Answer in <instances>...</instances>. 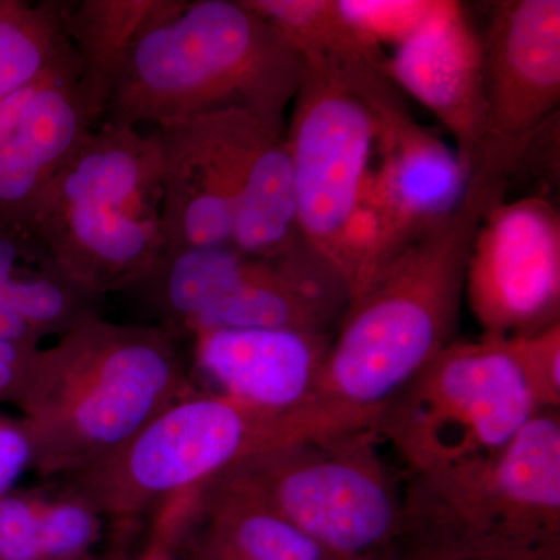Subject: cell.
Wrapping results in <instances>:
<instances>
[{"instance_id":"6da1fadb","label":"cell","mask_w":560,"mask_h":560,"mask_svg":"<svg viewBox=\"0 0 560 560\" xmlns=\"http://www.w3.org/2000/svg\"><path fill=\"white\" fill-rule=\"evenodd\" d=\"M514 151L485 140L474 151L458 208L408 243L342 313L319 397L381 412L455 341L475 235L517 176Z\"/></svg>"},{"instance_id":"7a4b0ae2","label":"cell","mask_w":560,"mask_h":560,"mask_svg":"<svg viewBox=\"0 0 560 560\" xmlns=\"http://www.w3.org/2000/svg\"><path fill=\"white\" fill-rule=\"evenodd\" d=\"M302 73L300 51L245 0H164L132 43L102 121L142 130L243 110L283 135Z\"/></svg>"},{"instance_id":"3957f363","label":"cell","mask_w":560,"mask_h":560,"mask_svg":"<svg viewBox=\"0 0 560 560\" xmlns=\"http://www.w3.org/2000/svg\"><path fill=\"white\" fill-rule=\"evenodd\" d=\"M195 388L168 331L86 316L39 349L18 408L32 469L43 481L88 469Z\"/></svg>"},{"instance_id":"277c9868","label":"cell","mask_w":560,"mask_h":560,"mask_svg":"<svg viewBox=\"0 0 560 560\" xmlns=\"http://www.w3.org/2000/svg\"><path fill=\"white\" fill-rule=\"evenodd\" d=\"M377 418L378 412L330 401L296 411L264 410L195 388L164 408L119 451L51 481L61 482L114 525L132 529L242 460L308 438L374 429Z\"/></svg>"},{"instance_id":"5b68a950","label":"cell","mask_w":560,"mask_h":560,"mask_svg":"<svg viewBox=\"0 0 560 560\" xmlns=\"http://www.w3.org/2000/svg\"><path fill=\"white\" fill-rule=\"evenodd\" d=\"M151 131L162 158L165 250L231 248L270 260L298 241L285 132L243 110L171 121Z\"/></svg>"},{"instance_id":"8992f818","label":"cell","mask_w":560,"mask_h":560,"mask_svg":"<svg viewBox=\"0 0 560 560\" xmlns=\"http://www.w3.org/2000/svg\"><path fill=\"white\" fill-rule=\"evenodd\" d=\"M162 158L153 131L102 121L40 195L28 224L94 300L131 291L165 250Z\"/></svg>"},{"instance_id":"52a82bcc","label":"cell","mask_w":560,"mask_h":560,"mask_svg":"<svg viewBox=\"0 0 560 560\" xmlns=\"http://www.w3.org/2000/svg\"><path fill=\"white\" fill-rule=\"evenodd\" d=\"M374 429L259 453L220 475L340 560H386L404 528V490ZM217 480V478H215Z\"/></svg>"},{"instance_id":"ba28073f","label":"cell","mask_w":560,"mask_h":560,"mask_svg":"<svg viewBox=\"0 0 560 560\" xmlns=\"http://www.w3.org/2000/svg\"><path fill=\"white\" fill-rule=\"evenodd\" d=\"M506 338L455 340L383 405L375 431L433 474L499 451L539 412Z\"/></svg>"},{"instance_id":"9c48e42d","label":"cell","mask_w":560,"mask_h":560,"mask_svg":"<svg viewBox=\"0 0 560 560\" xmlns=\"http://www.w3.org/2000/svg\"><path fill=\"white\" fill-rule=\"evenodd\" d=\"M385 77L307 58L285 131L298 230L337 271L374 162L378 121L372 90Z\"/></svg>"},{"instance_id":"30bf717a","label":"cell","mask_w":560,"mask_h":560,"mask_svg":"<svg viewBox=\"0 0 560 560\" xmlns=\"http://www.w3.org/2000/svg\"><path fill=\"white\" fill-rule=\"evenodd\" d=\"M404 504L471 530L559 541V410L536 412L489 455L433 474H408Z\"/></svg>"},{"instance_id":"8fae6325","label":"cell","mask_w":560,"mask_h":560,"mask_svg":"<svg viewBox=\"0 0 560 560\" xmlns=\"http://www.w3.org/2000/svg\"><path fill=\"white\" fill-rule=\"evenodd\" d=\"M464 298L486 337L560 323V217L541 195L503 200L475 235Z\"/></svg>"},{"instance_id":"7c38bea8","label":"cell","mask_w":560,"mask_h":560,"mask_svg":"<svg viewBox=\"0 0 560 560\" xmlns=\"http://www.w3.org/2000/svg\"><path fill=\"white\" fill-rule=\"evenodd\" d=\"M372 103L381 162L371 167L360 205L378 217L401 249L458 208L469 172L456 151L412 119L393 81L375 83Z\"/></svg>"},{"instance_id":"4fadbf2b","label":"cell","mask_w":560,"mask_h":560,"mask_svg":"<svg viewBox=\"0 0 560 560\" xmlns=\"http://www.w3.org/2000/svg\"><path fill=\"white\" fill-rule=\"evenodd\" d=\"M488 138L525 147L560 106L559 0L492 3L480 33Z\"/></svg>"},{"instance_id":"5bb4252c","label":"cell","mask_w":560,"mask_h":560,"mask_svg":"<svg viewBox=\"0 0 560 560\" xmlns=\"http://www.w3.org/2000/svg\"><path fill=\"white\" fill-rule=\"evenodd\" d=\"M95 127L75 55L0 102V219L28 223L51 178Z\"/></svg>"},{"instance_id":"9a60e30c","label":"cell","mask_w":560,"mask_h":560,"mask_svg":"<svg viewBox=\"0 0 560 560\" xmlns=\"http://www.w3.org/2000/svg\"><path fill=\"white\" fill-rule=\"evenodd\" d=\"M386 75L451 131L467 171L474 151L488 138L489 110L480 33L463 7L441 2L418 31L394 47Z\"/></svg>"},{"instance_id":"2e32d148","label":"cell","mask_w":560,"mask_h":560,"mask_svg":"<svg viewBox=\"0 0 560 560\" xmlns=\"http://www.w3.org/2000/svg\"><path fill=\"white\" fill-rule=\"evenodd\" d=\"M334 334L300 329H221L191 337L194 366L213 393L271 411L326 401L320 377Z\"/></svg>"},{"instance_id":"e0dca14e","label":"cell","mask_w":560,"mask_h":560,"mask_svg":"<svg viewBox=\"0 0 560 560\" xmlns=\"http://www.w3.org/2000/svg\"><path fill=\"white\" fill-rule=\"evenodd\" d=\"M149 539L175 560H340L220 478L165 504Z\"/></svg>"},{"instance_id":"ac0fdd59","label":"cell","mask_w":560,"mask_h":560,"mask_svg":"<svg viewBox=\"0 0 560 560\" xmlns=\"http://www.w3.org/2000/svg\"><path fill=\"white\" fill-rule=\"evenodd\" d=\"M113 528L58 481L0 495V560H114L98 551Z\"/></svg>"},{"instance_id":"d6986e66","label":"cell","mask_w":560,"mask_h":560,"mask_svg":"<svg viewBox=\"0 0 560 560\" xmlns=\"http://www.w3.org/2000/svg\"><path fill=\"white\" fill-rule=\"evenodd\" d=\"M0 302L46 338L60 337L86 316L97 300L80 290L58 267L28 223L0 219Z\"/></svg>"},{"instance_id":"ffe728a7","label":"cell","mask_w":560,"mask_h":560,"mask_svg":"<svg viewBox=\"0 0 560 560\" xmlns=\"http://www.w3.org/2000/svg\"><path fill=\"white\" fill-rule=\"evenodd\" d=\"M164 0H83L65 3V28L75 55L79 86L101 124L125 61L143 25Z\"/></svg>"},{"instance_id":"44dd1931","label":"cell","mask_w":560,"mask_h":560,"mask_svg":"<svg viewBox=\"0 0 560 560\" xmlns=\"http://www.w3.org/2000/svg\"><path fill=\"white\" fill-rule=\"evenodd\" d=\"M271 22L302 57L386 73L381 44L342 14L338 0H245ZM388 77V75H386Z\"/></svg>"},{"instance_id":"7402d4cb","label":"cell","mask_w":560,"mask_h":560,"mask_svg":"<svg viewBox=\"0 0 560 560\" xmlns=\"http://www.w3.org/2000/svg\"><path fill=\"white\" fill-rule=\"evenodd\" d=\"M70 58L65 3L5 0L0 10V102Z\"/></svg>"},{"instance_id":"603a6c76","label":"cell","mask_w":560,"mask_h":560,"mask_svg":"<svg viewBox=\"0 0 560 560\" xmlns=\"http://www.w3.org/2000/svg\"><path fill=\"white\" fill-rule=\"evenodd\" d=\"M386 560H560V540L481 533L405 508L404 528Z\"/></svg>"},{"instance_id":"cb8c5ba5","label":"cell","mask_w":560,"mask_h":560,"mask_svg":"<svg viewBox=\"0 0 560 560\" xmlns=\"http://www.w3.org/2000/svg\"><path fill=\"white\" fill-rule=\"evenodd\" d=\"M526 388L539 410L560 407V323L536 334L506 338Z\"/></svg>"},{"instance_id":"d4e9b609","label":"cell","mask_w":560,"mask_h":560,"mask_svg":"<svg viewBox=\"0 0 560 560\" xmlns=\"http://www.w3.org/2000/svg\"><path fill=\"white\" fill-rule=\"evenodd\" d=\"M338 5L350 22L370 38L385 44L401 43L418 31L441 2L433 0H338Z\"/></svg>"},{"instance_id":"484cf974","label":"cell","mask_w":560,"mask_h":560,"mask_svg":"<svg viewBox=\"0 0 560 560\" xmlns=\"http://www.w3.org/2000/svg\"><path fill=\"white\" fill-rule=\"evenodd\" d=\"M32 466V442L24 422L0 411V495L16 488Z\"/></svg>"},{"instance_id":"4316f807","label":"cell","mask_w":560,"mask_h":560,"mask_svg":"<svg viewBox=\"0 0 560 560\" xmlns=\"http://www.w3.org/2000/svg\"><path fill=\"white\" fill-rule=\"evenodd\" d=\"M40 348L0 342V405L20 408Z\"/></svg>"},{"instance_id":"83f0119b","label":"cell","mask_w":560,"mask_h":560,"mask_svg":"<svg viewBox=\"0 0 560 560\" xmlns=\"http://www.w3.org/2000/svg\"><path fill=\"white\" fill-rule=\"evenodd\" d=\"M125 560H175L172 558L171 551L154 541L147 540L145 547L140 550L139 555L132 559Z\"/></svg>"}]
</instances>
